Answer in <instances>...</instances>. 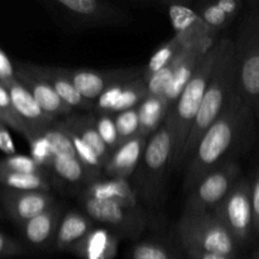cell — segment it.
Returning <instances> with one entry per match:
<instances>
[{
	"label": "cell",
	"mask_w": 259,
	"mask_h": 259,
	"mask_svg": "<svg viewBox=\"0 0 259 259\" xmlns=\"http://www.w3.org/2000/svg\"><path fill=\"white\" fill-rule=\"evenodd\" d=\"M252 109L239 98L237 93L232 96L227 108L214 124L207 129L200 141L185 174L184 190H191L207 174L230 159L232 152H237L247 143L253 132Z\"/></svg>",
	"instance_id": "1"
},
{
	"label": "cell",
	"mask_w": 259,
	"mask_h": 259,
	"mask_svg": "<svg viewBox=\"0 0 259 259\" xmlns=\"http://www.w3.org/2000/svg\"><path fill=\"white\" fill-rule=\"evenodd\" d=\"M235 93L237 91H235L234 40L229 38H222L218 40V55L214 70L205 91L199 115L195 120L191 133L182 151L180 167L189 164L204 134L222 115Z\"/></svg>",
	"instance_id": "2"
},
{
	"label": "cell",
	"mask_w": 259,
	"mask_h": 259,
	"mask_svg": "<svg viewBox=\"0 0 259 259\" xmlns=\"http://www.w3.org/2000/svg\"><path fill=\"white\" fill-rule=\"evenodd\" d=\"M218 55V40L214 47L204 56L194 77L181 94L177 103L169 110L164 125L172 139V168H179L182 151L185 148L195 120L199 115L205 91L209 85Z\"/></svg>",
	"instance_id": "3"
},
{
	"label": "cell",
	"mask_w": 259,
	"mask_h": 259,
	"mask_svg": "<svg viewBox=\"0 0 259 259\" xmlns=\"http://www.w3.org/2000/svg\"><path fill=\"white\" fill-rule=\"evenodd\" d=\"M234 40L235 91L255 113L259 106V4L245 12Z\"/></svg>",
	"instance_id": "4"
},
{
	"label": "cell",
	"mask_w": 259,
	"mask_h": 259,
	"mask_svg": "<svg viewBox=\"0 0 259 259\" xmlns=\"http://www.w3.org/2000/svg\"><path fill=\"white\" fill-rule=\"evenodd\" d=\"M171 166L172 139L163 123L149 138L141 163L132 176L137 195L149 206H158L163 200L166 177Z\"/></svg>",
	"instance_id": "5"
},
{
	"label": "cell",
	"mask_w": 259,
	"mask_h": 259,
	"mask_svg": "<svg viewBox=\"0 0 259 259\" xmlns=\"http://www.w3.org/2000/svg\"><path fill=\"white\" fill-rule=\"evenodd\" d=\"M179 235L184 248L192 247L204 252L237 258L239 245L212 211L182 215L179 223Z\"/></svg>",
	"instance_id": "6"
},
{
	"label": "cell",
	"mask_w": 259,
	"mask_h": 259,
	"mask_svg": "<svg viewBox=\"0 0 259 259\" xmlns=\"http://www.w3.org/2000/svg\"><path fill=\"white\" fill-rule=\"evenodd\" d=\"M240 167L235 161H228L207 174L189 192L182 215H199L214 211L228 196L239 180Z\"/></svg>",
	"instance_id": "7"
},
{
	"label": "cell",
	"mask_w": 259,
	"mask_h": 259,
	"mask_svg": "<svg viewBox=\"0 0 259 259\" xmlns=\"http://www.w3.org/2000/svg\"><path fill=\"white\" fill-rule=\"evenodd\" d=\"M212 212L224 224L238 245L245 244L254 233L252 184L247 179L238 180L232 191Z\"/></svg>",
	"instance_id": "8"
},
{
	"label": "cell",
	"mask_w": 259,
	"mask_h": 259,
	"mask_svg": "<svg viewBox=\"0 0 259 259\" xmlns=\"http://www.w3.org/2000/svg\"><path fill=\"white\" fill-rule=\"evenodd\" d=\"M61 17L75 28H100L125 25L132 22V15L121 8L98 0H56Z\"/></svg>",
	"instance_id": "9"
},
{
	"label": "cell",
	"mask_w": 259,
	"mask_h": 259,
	"mask_svg": "<svg viewBox=\"0 0 259 259\" xmlns=\"http://www.w3.org/2000/svg\"><path fill=\"white\" fill-rule=\"evenodd\" d=\"M83 211L95 223L110 228L121 237L137 239L147 227V217L141 207H125L119 204L80 197Z\"/></svg>",
	"instance_id": "10"
},
{
	"label": "cell",
	"mask_w": 259,
	"mask_h": 259,
	"mask_svg": "<svg viewBox=\"0 0 259 259\" xmlns=\"http://www.w3.org/2000/svg\"><path fill=\"white\" fill-rule=\"evenodd\" d=\"M61 68L62 72L72 81L83 99L93 104L111 86L137 80L143 76V67L115 68V70Z\"/></svg>",
	"instance_id": "11"
},
{
	"label": "cell",
	"mask_w": 259,
	"mask_h": 259,
	"mask_svg": "<svg viewBox=\"0 0 259 259\" xmlns=\"http://www.w3.org/2000/svg\"><path fill=\"white\" fill-rule=\"evenodd\" d=\"M55 204V197L50 192L0 190V206L18 227H22Z\"/></svg>",
	"instance_id": "12"
},
{
	"label": "cell",
	"mask_w": 259,
	"mask_h": 259,
	"mask_svg": "<svg viewBox=\"0 0 259 259\" xmlns=\"http://www.w3.org/2000/svg\"><path fill=\"white\" fill-rule=\"evenodd\" d=\"M148 96V89L143 76L137 80L118 83L101 94L94 103V115H115L129 109L138 108Z\"/></svg>",
	"instance_id": "13"
},
{
	"label": "cell",
	"mask_w": 259,
	"mask_h": 259,
	"mask_svg": "<svg viewBox=\"0 0 259 259\" xmlns=\"http://www.w3.org/2000/svg\"><path fill=\"white\" fill-rule=\"evenodd\" d=\"M15 77L27 90L32 94L45 113L55 118L56 120H62L72 115L73 109L62 100L60 95L48 85L46 81L35 76L28 70L25 62H14Z\"/></svg>",
	"instance_id": "14"
},
{
	"label": "cell",
	"mask_w": 259,
	"mask_h": 259,
	"mask_svg": "<svg viewBox=\"0 0 259 259\" xmlns=\"http://www.w3.org/2000/svg\"><path fill=\"white\" fill-rule=\"evenodd\" d=\"M4 85L7 86L8 91H9L13 105H14L18 115L20 116V119L24 121V124L29 129L30 137L40 134L46 129L57 123L58 120H56L55 118L43 111V109L35 101L32 94L17 80V77L5 81Z\"/></svg>",
	"instance_id": "15"
},
{
	"label": "cell",
	"mask_w": 259,
	"mask_h": 259,
	"mask_svg": "<svg viewBox=\"0 0 259 259\" xmlns=\"http://www.w3.org/2000/svg\"><path fill=\"white\" fill-rule=\"evenodd\" d=\"M171 23L174 25L175 35H180L190 47L202 43L217 42L218 33L212 32L195 10L181 4H174L168 9Z\"/></svg>",
	"instance_id": "16"
},
{
	"label": "cell",
	"mask_w": 259,
	"mask_h": 259,
	"mask_svg": "<svg viewBox=\"0 0 259 259\" xmlns=\"http://www.w3.org/2000/svg\"><path fill=\"white\" fill-rule=\"evenodd\" d=\"M148 141V137L139 134L129 141L123 142L115 151L111 152L104 167V174L108 175L110 179L128 180L133 176L141 163Z\"/></svg>",
	"instance_id": "17"
},
{
	"label": "cell",
	"mask_w": 259,
	"mask_h": 259,
	"mask_svg": "<svg viewBox=\"0 0 259 259\" xmlns=\"http://www.w3.org/2000/svg\"><path fill=\"white\" fill-rule=\"evenodd\" d=\"M25 65H27L28 70L30 72H33L35 76L46 81L73 110L77 109V110L93 113L94 104L83 99V96L75 88L72 81L62 72V68L52 67V66L33 65V63L28 62H25Z\"/></svg>",
	"instance_id": "18"
},
{
	"label": "cell",
	"mask_w": 259,
	"mask_h": 259,
	"mask_svg": "<svg viewBox=\"0 0 259 259\" xmlns=\"http://www.w3.org/2000/svg\"><path fill=\"white\" fill-rule=\"evenodd\" d=\"M81 197L83 199L100 200L119 204L121 206L136 209L139 207V197L133 185L126 179L96 180L86 185Z\"/></svg>",
	"instance_id": "19"
},
{
	"label": "cell",
	"mask_w": 259,
	"mask_h": 259,
	"mask_svg": "<svg viewBox=\"0 0 259 259\" xmlns=\"http://www.w3.org/2000/svg\"><path fill=\"white\" fill-rule=\"evenodd\" d=\"M217 43V42H215ZM214 43V45H215ZM211 43H202V45H196L189 47L179 58H177L176 72H175L174 78L171 81L168 91L166 94V100L169 104V110L175 106L177 100L180 99L181 94L189 85L190 80L194 77L197 67L201 63L204 56L214 47Z\"/></svg>",
	"instance_id": "20"
},
{
	"label": "cell",
	"mask_w": 259,
	"mask_h": 259,
	"mask_svg": "<svg viewBox=\"0 0 259 259\" xmlns=\"http://www.w3.org/2000/svg\"><path fill=\"white\" fill-rule=\"evenodd\" d=\"M63 214V206L56 202L45 212L19 227L25 242L34 248H47L48 245H53Z\"/></svg>",
	"instance_id": "21"
},
{
	"label": "cell",
	"mask_w": 259,
	"mask_h": 259,
	"mask_svg": "<svg viewBox=\"0 0 259 259\" xmlns=\"http://www.w3.org/2000/svg\"><path fill=\"white\" fill-rule=\"evenodd\" d=\"M118 235L106 228H94L70 248L68 253L80 259H114L118 254Z\"/></svg>",
	"instance_id": "22"
},
{
	"label": "cell",
	"mask_w": 259,
	"mask_h": 259,
	"mask_svg": "<svg viewBox=\"0 0 259 259\" xmlns=\"http://www.w3.org/2000/svg\"><path fill=\"white\" fill-rule=\"evenodd\" d=\"M95 228V222L86 214L76 210H68L63 214L53 247L58 252H68L73 244L82 239Z\"/></svg>",
	"instance_id": "23"
},
{
	"label": "cell",
	"mask_w": 259,
	"mask_h": 259,
	"mask_svg": "<svg viewBox=\"0 0 259 259\" xmlns=\"http://www.w3.org/2000/svg\"><path fill=\"white\" fill-rule=\"evenodd\" d=\"M61 125L65 126L67 131L72 132L77 137H80L100 158L105 167L111 152L101 139L98 128L95 124V115L94 114H75L60 120Z\"/></svg>",
	"instance_id": "24"
},
{
	"label": "cell",
	"mask_w": 259,
	"mask_h": 259,
	"mask_svg": "<svg viewBox=\"0 0 259 259\" xmlns=\"http://www.w3.org/2000/svg\"><path fill=\"white\" fill-rule=\"evenodd\" d=\"M141 133L151 138L166 120L169 113V104L164 96L148 95L138 106Z\"/></svg>",
	"instance_id": "25"
},
{
	"label": "cell",
	"mask_w": 259,
	"mask_h": 259,
	"mask_svg": "<svg viewBox=\"0 0 259 259\" xmlns=\"http://www.w3.org/2000/svg\"><path fill=\"white\" fill-rule=\"evenodd\" d=\"M189 47L190 46L187 45L184 38L180 37V35H174V38L162 45L149 58L148 63L143 67V78L149 77L152 73L168 66L176 58H179Z\"/></svg>",
	"instance_id": "26"
},
{
	"label": "cell",
	"mask_w": 259,
	"mask_h": 259,
	"mask_svg": "<svg viewBox=\"0 0 259 259\" xmlns=\"http://www.w3.org/2000/svg\"><path fill=\"white\" fill-rule=\"evenodd\" d=\"M53 172L60 176L63 181L70 184H81L86 182V185L99 180L95 175L91 174L78 158L73 157H61L56 156L53 158L52 167Z\"/></svg>",
	"instance_id": "27"
},
{
	"label": "cell",
	"mask_w": 259,
	"mask_h": 259,
	"mask_svg": "<svg viewBox=\"0 0 259 259\" xmlns=\"http://www.w3.org/2000/svg\"><path fill=\"white\" fill-rule=\"evenodd\" d=\"M0 185L4 186V189L18 190V191L50 192L51 190V184L47 176L15 174L4 169H0Z\"/></svg>",
	"instance_id": "28"
},
{
	"label": "cell",
	"mask_w": 259,
	"mask_h": 259,
	"mask_svg": "<svg viewBox=\"0 0 259 259\" xmlns=\"http://www.w3.org/2000/svg\"><path fill=\"white\" fill-rule=\"evenodd\" d=\"M0 120L4 121L9 128L14 129L17 133L22 134L25 139L30 137L29 129L25 125L24 121L20 119V116L18 115L17 110L13 105L9 91L2 80H0Z\"/></svg>",
	"instance_id": "29"
},
{
	"label": "cell",
	"mask_w": 259,
	"mask_h": 259,
	"mask_svg": "<svg viewBox=\"0 0 259 259\" xmlns=\"http://www.w3.org/2000/svg\"><path fill=\"white\" fill-rule=\"evenodd\" d=\"M40 134H43V136L47 138L55 157L61 156L77 158V154H76L75 147H73L72 141H71V137L68 136L67 132L63 129L62 125H61L60 120L56 124H53L52 126L46 129V131L42 132Z\"/></svg>",
	"instance_id": "30"
},
{
	"label": "cell",
	"mask_w": 259,
	"mask_h": 259,
	"mask_svg": "<svg viewBox=\"0 0 259 259\" xmlns=\"http://www.w3.org/2000/svg\"><path fill=\"white\" fill-rule=\"evenodd\" d=\"M196 14L202 19V22L215 33L229 27L234 20L228 17L219 8L217 3H202L197 5Z\"/></svg>",
	"instance_id": "31"
},
{
	"label": "cell",
	"mask_w": 259,
	"mask_h": 259,
	"mask_svg": "<svg viewBox=\"0 0 259 259\" xmlns=\"http://www.w3.org/2000/svg\"><path fill=\"white\" fill-rule=\"evenodd\" d=\"M0 169L15 174H28V175H42L47 176V171L39 166L30 156L23 154H13L0 159Z\"/></svg>",
	"instance_id": "32"
},
{
	"label": "cell",
	"mask_w": 259,
	"mask_h": 259,
	"mask_svg": "<svg viewBox=\"0 0 259 259\" xmlns=\"http://www.w3.org/2000/svg\"><path fill=\"white\" fill-rule=\"evenodd\" d=\"M116 129H118L120 142L129 141L141 133V121H139L138 108L129 109L114 115ZM120 143V144H121Z\"/></svg>",
	"instance_id": "33"
},
{
	"label": "cell",
	"mask_w": 259,
	"mask_h": 259,
	"mask_svg": "<svg viewBox=\"0 0 259 259\" xmlns=\"http://www.w3.org/2000/svg\"><path fill=\"white\" fill-rule=\"evenodd\" d=\"M131 259H177L172 250L154 240L139 242L132 248Z\"/></svg>",
	"instance_id": "34"
},
{
	"label": "cell",
	"mask_w": 259,
	"mask_h": 259,
	"mask_svg": "<svg viewBox=\"0 0 259 259\" xmlns=\"http://www.w3.org/2000/svg\"><path fill=\"white\" fill-rule=\"evenodd\" d=\"M27 141L29 143L30 157L46 171L51 169L55 154H53L47 138L43 134H35V136L28 138Z\"/></svg>",
	"instance_id": "35"
},
{
	"label": "cell",
	"mask_w": 259,
	"mask_h": 259,
	"mask_svg": "<svg viewBox=\"0 0 259 259\" xmlns=\"http://www.w3.org/2000/svg\"><path fill=\"white\" fill-rule=\"evenodd\" d=\"M95 124L101 139L108 147L109 151L113 152L120 146V137L116 129L114 115H95Z\"/></svg>",
	"instance_id": "36"
},
{
	"label": "cell",
	"mask_w": 259,
	"mask_h": 259,
	"mask_svg": "<svg viewBox=\"0 0 259 259\" xmlns=\"http://www.w3.org/2000/svg\"><path fill=\"white\" fill-rule=\"evenodd\" d=\"M25 253V248L22 243L13 239L5 233L0 232V259L18 257Z\"/></svg>",
	"instance_id": "37"
},
{
	"label": "cell",
	"mask_w": 259,
	"mask_h": 259,
	"mask_svg": "<svg viewBox=\"0 0 259 259\" xmlns=\"http://www.w3.org/2000/svg\"><path fill=\"white\" fill-rule=\"evenodd\" d=\"M8 128L9 126L4 121L0 120V151L7 156H13V154H17V148Z\"/></svg>",
	"instance_id": "38"
},
{
	"label": "cell",
	"mask_w": 259,
	"mask_h": 259,
	"mask_svg": "<svg viewBox=\"0 0 259 259\" xmlns=\"http://www.w3.org/2000/svg\"><path fill=\"white\" fill-rule=\"evenodd\" d=\"M252 206L254 219V234H259V167L252 182Z\"/></svg>",
	"instance_id": "39"
},
{
	"label": "cell",
	"mask_w": 259,
	"mask_h": 259,
	"mask_svg": "<svg viewBox=\"0 0 259 259\" xmlns=\"http://www.w3.org/2000/svg\"><path fill=\"white\" fill-rule=\"evenodd\" d=\"M15 78L14 63L9 60L5 52L0 50V80L3 82Z\"/></svg>",
	"instance_id": "40"
},
{
	"label": "cell",
	"mask_w": 259,
	"mask_h": 259,
	"mask_svg": "<svg viewBox=\"0 0 259 259\" xmlns=\"http://www.w3.org/2000/svg\"><path fill=\"white\" fill-rule=\"evenodd\" d=\"M217 4L233 20L237 19V17L243 9V3L239 0H219V2H217Z\"/></svg>",
	"instance_id": "41"
},
{
	"label": "cell",
	"mask_w": 259,
	"mask_h": 259,
	"mask_svg": "<svg viewBox=\"0 0 259 259\" xmlns=\"http://www.w3.org/2000/svg\"><path fill=\"white\" fill-rule=\"evenodd\" d=\"M185 252H186L187 259H237L232 257H227V255L223 254H217V253H210V252H204V250H200L197 248L187 247L184 248Z\"/></svg>",
	"instance_id": "42"
},
{
	"label": "cell",
	"mask_w": 259,
	"mask_h": 259,
	"mask_svg": "<svg viewBox=\"0 0 259 259\" xmlns=\"http://www.w3.org/2000/svg\"><path fill=\"white\" fill-rule=\"evenodd\" d=\"M253 259H259V248L257 250H255V253H254V257H253Z\"/></svg>",
	"instance_id": "43"
},
{
	"label": "cell",
	"mask_w": 259,
	"mask_h": 259,
	"mask_svg": "<svg viewBox=\"0 0 259 259\" xmlns=\"http://www.w3.org/2000/svg\"><path fill=\"white\" fill-rule=\"evenodd\" d=\"M254 115H255V116H257V118H258V120H259V106H258L257 111H255V113H254Z\"/></svg>",
	"instance_id": "44"
},
{
	"label": "cell",
	"mask_w": 259,
	"mask_h": 259,
	"mask_svg": "<svg viewBox=\"0 0 259 259\" xmlns=\"http://www.w3.org/2000/svg\"><path fill=\"white\" fill-rule=\"evenodd\" d=\"M2 215H3L2 214V206H0V217H2Z\"/></svg>",
	"instance_id": "45"
}]
</instances>
